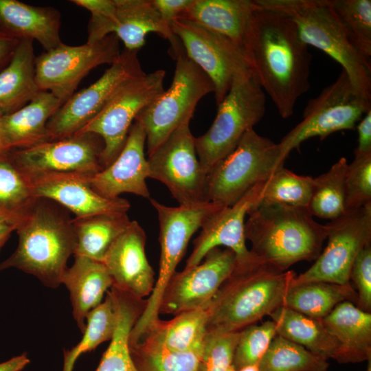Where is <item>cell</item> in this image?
Instances as JSON below:
<instances>
[{"mask_svg": "<svg viewBox=\"0 0 371 371\" xmlns=\"http://www.w3.org/2000/svg\"><path fill=\"white\" fill-rule=\"evenodd\" d=\"M88 11L91 17L87 43L113 34L123 42L126 49L139 51L146 43V35L155 32L170 43V53L175 58L184 52L152 0H95L89 4Z\"/></svg>", "mask_w": 371, "mask_h": 371, "instance_id": "8fae6325", "label": "cell"}, {"mask_svg": "<svg viewBox=\"0 0 371 371\" xmlns=\"http://www.w3.org/2000/svg\"><path fill=\"white\" fill-rule=\"evenodd\" d=\"M131 222L126 213L100 214L72 218L76 236L74 256L102 262L112 244Z\"/></svg>", "mask_w": 371, "mask_h": 371, "instance_id": "d6a6232c", "label": "cell"}, {"mask_svg": "<svg viewBox=\"0 0 371 371\" xmlns=\"http://www.w3.org/2000/svg\"><path fill=\"white\" fill-rule=\"evenodd\" d=\"M256 8L254 1L250 0H194L182 17L227 38L243 52Z\"/></svg>", "mask_w": 371, "mask_h": 371, "instance_id": "83f0119b", "label": "cell"}, {"mask_svg": "<svg viewBox=\"0 0 371 371\" xmlns=\"http://www.w3.org/2000/svg\"><path fill=\"white\" fill-rule=\"evenodd\" d=\"M240 331H206L199 371H226L232 365Z\"/></svg>", "mask_w": 371, "mask_h": 371, "instance_id": "7bdbcfd3", "label": "cell"}, {"mask_svg": "<svg viewBox=\"0 0 371 371\" xmlns=\"http://www.w3.org/2000/svg\"><path fill=\"white\" fill-rule=\"evenodd\" d=\"M357 146L355 156L371 154V110L368 111L357 125Z\"/></svg>", "mask_w": 371, "mask_h": 371, "instance_id": "7dc6e473", "label": "cell"}, {"mask_svg": "<svg viewBox=\"0 0 371 371\" xmlns=\"http://www.w3.org/2000/svg\"><path fill=\"white\" fill-rule=\"evenodd\" d=\"M352 44L371 56V1L329 0Z\"/></svg>", "mask_w": 371, "mask_h": 371, "instance_id": "60d3db41", "label": "cell"}, {"mask_svg": "<svg viewBox=\"0 0 371 371\" xmlns=\"http://www.w3.org/2000/svg\"><path fill=\"white\" fill-rule=\"evenodd\" d=\"M113 280L103 262L74 256V262L63 275L61 284L67 288L72 314L83 333L87 314L100 304L113 286Z\"/></svg>", "mask_w": 371, "mask_h": 371, "instance_id": "4316f807", "label": "cell"}, {"mask_svg": "<svg viewBox=\"0 0 371 371\" xmlns=\"http://www.w3.org/2000/svg\"><path fill=\"white\" fill-rule=\"evenodd\" d=\"M194 0H152L162 20L169 26L182 17Z\"/></svg>", "mask_w": 371, "mask_h": 371, "instance_id": "bcb514c9", "label": "cell"}, {"mask_svg": "<svg viewBox=\"0 0 371 371\" xmlns=\"http://www.w3.org/2000/svg\"><path fill=\"white\" fill-rule=\"evenodd\" d=\"M207 307L179 313L167 321L159 319L137 342L144 341L172 351L200 348L206 333Z\"/></svg>", "mask_w": 371, "mask_h": 371, "instance_id": "4dcf8cb0", "label": "cell"}, {"mask_svg": "<svg viewBox=\"0 0 371 371\" xmlns=\"http://www.w3.org/2000/svg\"><path fill=\"white\" fill-rule=\"evenodd\" d=\"M146 241L144 229L137 221H131L102 262L113 286L141 299L150 296L155 284V272L145 253Z\"/></svg>", "mask_w": 371, "mask_h": 371, "instance_id": "7402d4cb", "label": "cell"}, {"mask_svg": "<svg viewBox=\"0 0 371 371\" xmlns=\"http://www.w3.org/2000/svg\"><path fill=\"white\" fill-rule=\"evenodd\" d=\"M322 322L338 342L334 358L339 363L371 359V313L349 301L338 304Z\"/></svg>", "mask_w": 371, "mask_h": 371, "instance_id": "484cf974", "label": "cell"}, {"mask_svg": "<svg viewBox=\"0 0 371 371\" xmlns=\"http://www.w3.org/2000/svg\"><path fill=\"white\" fill-rule=\"evenodd\" d=\"M176 66L170 87L135 117L146 133L148 156L153 154L187 119L205 95L214 91L207 75L184 52L175 58Z\"/></svg>", "mask_w": 371, "mask_h": 371, "instance_id": "9c48e42d", "label": "cell"}, {"mask_svg": "<svg viewBox=\"0 0 371 371\" xmlns=\"http://www.w3.org/2000/svg\"><path fill=\"white\" fill-rule=\"evenodd\" d=\"M171 29L187 57L212 80L215 100L219 104L235 74L249 67L243 52L227 38L183 17L174 21Z\"/></svg>", "mask_w": 371, "mask_h": 371, "instance_id": "ac0fdd59", "label": "cell"}, {"mask_svg": "<svg viewBox=\"0 0 371 371\" xmlns=\"http://www.w3.org/2000/svg\"><path fill=\"white\" fill-rule=\"evenodd\" d=\"M36 199L28 180L7 155L0 157V218L16 229Z\"/></svg>", "mask_w": 371, "mask_h": 371, "instance_id": "d590c367", "label": "cell"}, {"mask_svg": "<svg viewBox=\"0 0 371 371\" xmlns=\"http://www.w3.org/2000/svg\"><path fill=\"white\" fill-rule=\"evenodd\" d=\"M368 361V363L366 371H371V359H369Z\"/></svg>", "mask_w": 371, "mask_h": 371, "instance_id": "db71d44e", "label": "cell"}, {"mask_svg": "<svg viewBox=\"0 0 371 371\" xmlns=\"http://www.w3.org/2000/svg\"><path fill=\"white\" fill-rule=\"evenodd\" d=\"M137 54L124 49L99 79L64 102L47 124L49 139L78 133L126 84L145 74Z\"/></svg>", "mask_w": 371, "mask_h": 371, "instance_id": "7c38bea8", "label": "cell"}, {"mask_svg": "<svg viewBox=\"0 0 371 371\" xmlns=\"http://www.w3.org/2000/svg\"><path fill=\"white\" fill-rule=\"evenodd\" d=\"M269 316L276 324L278 335L326 360L334 359L339 344L322 320L284 306L278 307Z\"/></svg>", "mask_w": 371, "mask_h": 371, "instance_id": "1f68e13d", "label": "cell"}, {"mask_svg": "<svg viewBox=\"0 0 371 371\" xmlns=\"http://www.w3.org/2000/svg\"><path fill=\"white\" fill-rule=\"evenodd\" d=\"M30 359L27 358L26 353H23L21 355L14 357L0 363V371H21L28 363Z\"/></svg>", "mask_w": 371, "mask_h": 371, "instance_id": "681fc988", "label": "cell"}, {"mask_svg": "<svg viewBox=\"0 0 371 371\" xmlns=\"http://www.w3.org/2000/svg\"><path fill=\"white\" fill-rule=\"evenodd\" d=\"M129 348L138 371H199L203 346L190 350L172 351L141 341Z\"/></svg>", "mask_w": 371, "mask_h": 371, "instance_id": "f35d334b", "label": "cell"}, {"mask_svg": "<svg viewBox=\"0 0 371 371\" xmlns=\"http://www.w3.org/2000/svg\"><path fill=\"white\" fill-rule=\"evenodd\" d=\"M348 161L340 158L325 173L314 178L308 209L313 216L333 221L346 213V175Z\"/></svg>", "mask_w": 371, "mask_h": 371, "instance_id": "e575fe53", "label": "cell"}, {"mask_svg": "<svg viewBox=\"0 0 371 371\" xmlns=\"http://www.w3.org/2000/svg\"><path fill=\"white\" fill-rule=\"evenodd\" d=\"M19 41L8 37L0 32V71L9 63Z\"/></svg>", "mask_w": 371, "mask_h": 371, "instance_id": "c3c4849f", "label": "cell"}, {"mask_svg": "<svg viewBox=\"0 0 371 371\" xmlns=\"http://www.w3.org/2000/svg\"><path fill=\"white\" fill-rule=\"evenodd\" d=\"M190 120H186L147 158L149 178L164 184L179 205L207 201V175L196 154Z\"/></svg>", "mask_w": 371, "mask_h": 371, "instance_id": "2e32d148", "label": "cell"}, {"mask_svg": "<svg viewBox=\"0 0 371 371\" xmlns=\"http://www.w3.org/2000/svg\"><path fill=\"white\" fill-rule=\"evenodd\" d=\"M346 212L371 205V154L355 156L346 175Z\"/></svg>", "mask_w": 371, "mask_h": 371, "instance_id": "ee69618b", "label": "cell"}, {"mask_svg": "<svg viewBox=\"0 0 371 371\" xmlns=\"http://www.w3.org/2000/svg\"><path fill=\"white\" fill-rule=\"evenodd\" d=\"M19 243L0 263V271L15 268L56 288L76 247V236L68 210L47 199L36 198L15 230Z\"/></svg>", "mask_w": 371, "mask_h": 371, "instance_id": "277c9868", "label": "cell"}, {"mask_svg": "<svg viewBox=\"0 0 371 371\" xmlns=\"http://www.w3.org/2000/svg\"><path fill=\"white\" fill-rule=\"evenodd\" d=\"M104 142L91 133L10 150L7 156L26 179L54 175L91 176L102 169Z\"/></svg>", "mask_w": 371, "mask_h": 371, "instance_id": "9a60e30c", "label": "cell"}, {"mask_svg": "<svg viewBox=\"0 0 371 371\" xmlns=\"http://www.w3.org/2000/svg\"><path fill=\"white\" fill-rule=\"evenodd\" d=\"M326 227V247L309 269L293 279L291 286L309 282L350 283L355 260L371 243V205L347 212Z\"/></svg>", "mask_w": 371, "mask_h": 371, "instance_id": "e0dca14e", "label": "cell"}, {"mask_svg": "<svg viewBox=\"0 0 371 371\" xmlns=\"http://www.w3.org/2000/svg\"><path fill=\"white\" fill-rule=\"evenodd\" d=\"M345 301L357 302V293L350 283L309 282L291 286L282 306L322 320L338 304Z\"/></svg>", "mask_w": 371, "mask_h": 371, "instance_id": "836d02e7", "label": "cell"}, {"mask_svg": "<svg viewBox=\"0 0 371 371\" xmlns=\"http://www.w3.org/2000/svg\"><path fill=\"white\" fill-rule=\"evenodd\" d=\"M108 291L115 309L117 323L110 344L95 371H138L131 355L129 336L147 300L113 286Z\"/></svg>", "mask_w": 371, "mask_h": 371, "instance_id": "f546056e", "label": "cell"}, {"mask_svg": "<svg viewBox=\"0 0 371 371\" xmlns=\"http://www.w3.org/2000/svg\"><path fill=\"white\" fill-rule=\"evenodd\" d=\"M63 103L52 93L40 91L26 105L2 116V135L8 152L50 141L47 124Z\"/></svg>", "mask_w": 371, "mask_h": 371, "instance_id": "d4e9b609", "label": "cell"}, {"mask_svg": "<svg viewBox=\"0 0 371 371\" xmlns=\"http://www.w3.org/2000/svg\"><path fill=\"white\" fill-rule=\"evenodd\" d=\"M0 220H2V219L0 218Z\"/></svg>", "mask_w": 371, "mask_h": 371, "instance_id": "9f6ffc18", "label": "cell"}, {"mask_svg": "<svg viewBox=\"0 0 371 371\" xmlns=\"http://www.w3.org/2000/svg\"><path fill=\"white\" fill-rule=\"evenodd\" d=\"M308 47L288 16L257 5L249 24L243 52L262 89L282 118L293 115L297 101L310 88L312 55Z\"/></svg>", "mask_w": 371, "mask_h": 371, "instance_id": "6da1fadb", "label": "cell"}, {"mask_svg": "<svg viewBox=\"0 0 371 371\" xmlns=\"http://www.w3.org/2000/svg\"><path fill=\"white\" fill-rule=\"evenodd\" d=\"M60 13L55 8L0 0V32L18 40L38 41L45 51L58 46Z\"/></svg>", "mask_w": 371, "mask_h": 371, "instance_id": "cb8c5ba5", "label": "cell"}, {"mask_svg": "<svg viewBox=\"0 0 371 371\" xmlns=\"http://www.w3.org/2000/svg\"><path fill=\"white\" fill-rule=\"evenodd\" d=\"M157 212L161 247L159 276L146 307L133 326L129 341L135 343L159 319V305L168 281L183 258L192 235L223 205L212 201L171 207L150 199Z\"/></svg>", "mask_w": 371, "mask_h": 371, "instance_id": "52a82bcc", "label": "cell"}, {"mask_svg": "<svg viewBox=\"0 0 371 371\" xmlns=\"http://www.w3.org/2000/svg\"><path fill=\"white\" fill-rule=\"evenodd\" d=\"M296 276L278 271L256 258L236 262L207 307L206 331H239L283 305Z\"/></svg>", "mask_w": 371, "mask_h": 371, "instance_id": "7a4b0ae2", "label": "cell"}, {"mask_svg": "<svg viewBox=\"0 0 371 371\" xmlns=\"http://www.w3.org/2000/svg\"><path fill=\"white\" fill-rule=\"evenodd\" d=\"M266 110L265 93L249 67L238 71L210 128L195 137L199 162L207 175L253 129Z\"/></svg>", "mask_w": 371, "mask_h": 371, "instance_id": "8992f818", "label": "cell"}, {"mask_svg": "<svg viewBox=\"0 0 371 371\" xmlns=\"http://www.w3.org/2000/svg\"><path fill=\"white\" fill-rule=\"evenodd\" d=\"M16 230V227L5 221L0 220V249L9 238L11 233Z\"/></svg>", "mask_w": 371, "mask_h": 371, "instance_id": "f907efd6", "label": "cell"}, {"mask_svg": "<svg viewBox=\"0 0 371 371\" xmlns=\"http://www.w3.org/2000/svg\"><path fill=\"white\" fill-rule=\"evenodd\" d=\"M258 364H254V365H249L245 366L238 371H258Z\"/></svg>", "mask_w": 371, "mask_h": 371, "instance_id": "f5cc1de1", "label": "cell"}, {"mask_svg": "<svg viewBox=\"0 0 371 371\" xmlns=\"http://www.w3.org/2000/svg\"><path fill=\"white\" fill-rule=\"evenodd\" d=\"M86 320L81 340L71 349L63 352V371H72L77 359L81 355L111 339L116 327L117 315L109 291L104 301L87 314Z\"/></svg>", "mask_w": 371, "mask_h": 371, "instance_id": "8d00e7d4", "label": "cell"}, {"mask_svg": "<svg viewBox=\"0 0 371 371\" xmlns=\"http://www.w3.org/2000/svg\"><path fill=\"white\" fill-rule=\"evenodd\" d=\"M287 156L278 143L248 131L236 148L207 176V201L232 206L284 167Z\"/></svg>", "mask_w": 371, "mask_h": 371, "instance_id": "ba28073f", "label": "cell"}, {"mask_svg": "<svg viewBox=\"0 0 371 371\" xmlns=\"http://www.w3.org/2000/svg\"><path fill=\"white\" fill-rule=\"evenodd\" d=\"M245 236L250 252L278 271L300 261L315 260L326 240V227L317 223L308 207L260 203L247 214Z\"/></svg>", "mask_w": 371, "mask_h": 371, "instance_id": "3957f363", "label": "cell"}, {"mask_svg": "<svg viewBox=\"0 0 371 371\" xmlns=\"http://www.w3.org/2000/svg\"><path fill=\"white\" fill-rule=\"evenodd\" d=\"M276 335V324L272 320L260 325L254 324L242 329L232 361L236 371L259 363Z\"/></svg>", "mask_w": 371, "mask_h": 371, "instance_id": "b9f144b4", "label": "cell"}, {"mask_svg": "<svg viewBox=\"0 0 371 371\" xmlns=\"http://www.w3.org/2000/svg\"><path fill=\"white\" fill-rule=\"evenodd\" d=\"M235 253L215 247L199 264L171 277L160 300L159 315H174L206 307L234 269Z\"/></svg>", "mask_w": 371, "mask_h": 371, "instance_id": "d6986e66", "label": "cell"}, {"mask_svg": "<svg viewBox=\"0 0 371 371\" xmlns=\"http://www.w3.org/2000/svg\"><path fill=\"white\" fill-rule=\"evenodd\" d=\"M254 1L259 8L288 16L295 23L302 41L337 62L356 90L371 100L370 58L352 44L329 0Z\"/></svg>", "mask_w": 371, "mask_h": 371, "instance_id": "5b68a950", "label": "cell"}, {"mask_svg": "<svg viewBox=\"0 0 371 371\" xmlns=\"http://www.w3.org/2000/svg\"><path fill=\"white\" fill-rule=\"evenodd\" d=\"M166 71L157 69L126 84L78 133H91L104 142V168L118 156L138 113L164 91Z\"/></svg>", "mask_w": 371, "mask_h": 371, "instance_id": "5bb4252c", "label": "cell"}, {"mask_svg": "<svg viewBox=\"0 0 371 371\" xmlns=\"http://www.w3.org/2000/svg\"><path fill=\"white\" fill-rule=\"evenodd\" d=\"M83 176L54 174L27 179L36 198L52 200L74 213L76 217L126 213L130 209L131 203L127 199L102 196L87 183Z\"/></svg>", "mask_w": 371, "mask_h": 371, "instance_id": "603a6c76", "label": "cell"}, {"mask_svg": "<svg viewBox=\"0 0 371 371\" xmlns=\"http://www.w3.org/2000/svg\"><path fill=\"white\" fill-rule=\"evenodd\" d=\"M145 145L144 127L135 120L125 144L115 160L93 175H84V179L96 192L106 198H118L123 193L150 198L146 183L149 168Z\"/></svg>", "mask_w": 371, "mask_h": 371, "instance_id": "44dd1931", "label": "cell"}, {"mask_svg": "<svg viewBox=\"0 0 371 371\" xmlns=\"http://www.w3.org/2000/svg\"><path fill=\"white\" fill-rule=\"evenodd\" d=\"M327 360L276 335L258 364V371H328Z\"/></svg>", "mask_w": 371, "mask_h": 371, "instance_id": "74e56055", "label": "cell"}, {"mask_svg": "<svg viewBox=\"0 0 371 371\" xmlns=\"http://www.w3.org/2000/svg\"><path fill=\"white\" fill-rule=\"evenodd\" d=\"M355 282L358 291L357 306L363 311H371V243L359 253L352 265L350 280Z\"/></svg>", "mask_w": 371, "mask_h": 371, "instance_id": "f6af8a7d", "label": "cell"}, {"mask_svg": "<svg viewBox=\"0 0 371 371\" xmlns=\"http://www.w3.org/2000/svg\"><path fill=\"white\" fill-rule=\"evenodd\" d=\"M120 52V40L113 34L81 45L62 43L36 57L37 85L41 91H49L65 102L92 69L111 65Z\"/></svg>", "mask_w": 371, "mask_h": 371, "instance_id": "4fadbf2b", "label": "cell"}, {"mask_svg": "<svg viewBox=\"0 0 371 371\" xmlns=\"http://www.w3.org/2000/svg\"><path fill=\"white\" fill-rule=\"evenodd\" d=\"M370 110L371 100L356 90L341 69L334 82L308 101L302 121L278 144L288 157L292 150H299L301 144L308 139L318 137L322 140L335 132L353 130Z\"/></svg>", "mask_w": 371, "mask_h": 371, "instance_id": "30bf717a", "label": "cell"}, {"mask_svg": "<svg viewBox=\"0 0 371 371\" xmlns=\"http://www.w3.org/2000/svg\"><path fill=\"white\" fill-rule=\"evenodd\" d=\"M265 182L256 186L234 205L223 206L208 218L194 241L186 267L199 264L211 249L220 246L232 250L239 262L256 258L246 246L245 223L248 212L260 203Z\"/></svg>", "mask_w": 371, "mask_h": 371, "instance_id": "ffe728a7", "label": "cell"}, {"mask_svg": "<svg viewBox=\"0 0 371 371\" xmlns=\"http://www.w3.org/2000/svg\"><path fill=\"white\" fill-rule=\"evenodd\" d=\"M226 371H236L232 365Z\"/></svg>", "mask_w": 371, "mask_h": 371, "instance_id": "11a10c76", "label": "cell"}, {"mask_svg": "<svg viewBox=\"0 0 371 371\" xmlns=\"http://www.w3.org/2000/svg\"><path fill=\"white\" fill-rule=\"evenodd\" d=\"M1 117L2 115L0 114V157L6 155L8 153V150L5 145L2 135Z\"/></svg>", "mask_w": 371, "mask_h": 371, "instance_id": "816d5d0a", "label": "cell"}, {"mask_svg": "<svg viewBox=\"0 0 371 371\" xmlns=\"http://www.w3.org/2000/svg\"><path fill=\"white\" fill-rule=\"evenodd\" d=\"M313 188L314 178L282 167L265 182L260 203L308 207Z\"/></svg>", "mask_w": 371, "mask_h": 371, "instance_id": "ab89813d", "label": "cell"}, {"mask_svg": "<svg viewBox=\"0 0 371 371\" xmlns=\"http://www.w3.org/2000/svg\"><path fill=\"white\" fill-rule=\"evenodd\" d=\"M33 41H20L12 59L0 71V114L22 108L41 91L36 80Z\"/></svg>", "mask_w": 371, "mask_h": 371, "instance_id": "f1b7e54d", "label": "cell"}]
</instances>
